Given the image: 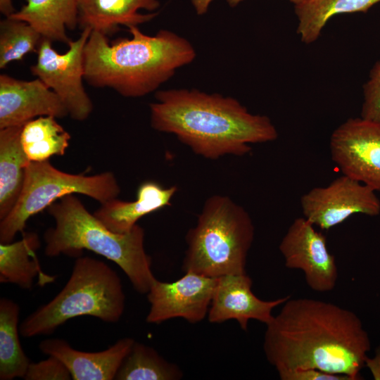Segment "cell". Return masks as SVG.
<instances>
[{
    "label": "cell",
    "instance_id": "22",
    "mask_svg": "<svg viewBox=\"0 0 380 380\" xmlns=\"http://www.w3.org/2000/svg\"><path fill=\"white\" fill-rule=\"evenodd\" d=\"M380 0H306L295 6L298 23L297 33L302 42L310 44L320 36L329 20L335 15L366 13Z\"/></svg>",
    "mask_w": 380,
    "mask_h": 380
},
{
    "label": "cell",
    "instance_id": "15",
    "mask_svg": "<svg viewBox=\"0 0 380 380\" xmlns=\"http://www.w3.org/2000/svg\"><path fill=\"white\" fill-rule=\"evenodd\" d=\"M134 342L133 338L125 337L104 350L89 353L73 348L63 339L50 338L42 341L39 349L60 359L73 380H112Z\"/></svg>",
    "mask_w": 380,
    "mask_h": 380
},
{
    "label": "cell",
    "instance_id": "19",
    "mask_svg": "<svg viewBox=\"0 0 380 380\" xmlns=\"http://www.w3.org/2000/svg\"><path fill=\"white\" fill-rule=\"evenodd\" d=\"M23 125L0 129V220L13 210L30 163L20 141Z\"/></svg>",
    "mask_w": 380,
    "mask_h": 380
},
{
    "label": "cell",
    "instance_id": "2",
    "mask_svg": "<svg viewBox=\"0 0 380 380\" xmlns=\"http://www.w3.org/2000/svg\"><path fill=\"white\" fill-rule=\"evenodd\" d=\"M155 98L149 105L151 127L175 134L207 159L243 156L251 151V144L278 137L270 118L251 113L232 97L179 89L158 91Z\"/></svg>",
    "mask_w": 380,
    "mask_h": 380
},
{
    "label": "cell",
    "instance_id": "24",
    "mask_svg": "<svg viewBox=\"0 0 380 380\" xmlns=\"http://www.w3.org/2000/svg\"><path fill=\"white\" fill-rule=\"evenodd\" d=\"M183 372L165 360L154 348L134 342L118 369L117 380H178Z\"/></svg>",
    "mask_w": 380,
    "mask_h": 380
},
{
    "label": "cell",
    "instance_id": "29",
    "mask_svg": "<svg viewBox=\"0 0 380 380\" xmlns=\"http://www.w3.org/2000/svg\"><path fill=\"white\" fill-rule=\"evenodd\" d=\"M365 366L370 370L374 379L380 380V346L376 348L374 357H366Z\"/></svg>",
    "mask_w": 380,
    "mask_h": 380
},
{
    "label": "cell",
    "instance_id": "21",
    "mask_svg": "<svg viewBox=\"0 0 380 380\" xmlns=\"http://www.w3.org/2000/svg\"><path fill=\"white\" fill-rule=\"evenodd\" d=\"M20 308L13 300L0 299V379L24 378L30 361L19 339Z\"/></svg>",
    "mask_w": 380,
    "mask_h": 380
},
{
    "label": "cell",
    "instance_id": "4",
    "mask_svg": "<svg viewBox=\"0 0 380 380\" xmlns=\"http://www.w3.org/2000/svg\"><path fill=\"white\" fill-rule=\"evenodd\" d=\"M46 209L55 227L44 235L45 254L78 257L87 249L118 265L139 293H147L156 280L151 258L144 248V230L138 224L127 233L106 227L75 194L67 195Z\"/></svg>",
    "mask_w": 380,
    "mask_h": 380
},
{
    "label": "cell",
    "instance_id": "12",
    "mask_svg": "<svg viewBox=\"0 0 380 380\" xmlns=\"http://www.w3.org/2000/svg\"><path fill=\"white\" fill-rule=\"evenodd\" d=\"M217 278L186 272L172 282L156 279L147 294L150 303L146 322L160 324L172 318L190 323L201 322L208 315Z\"/></svg>",
    "mask_w": 380,
    "mask_h": 380
},
{
    "label": "cell",
    "instance_id": "25",
    "mask_svg": "<svg viewBox=\"0 0 380 380\" xmlns=\"http://www.w3.org/2000/svg\"><path fill=\"white\" fill-rule=\"evenodd\" d=\"M42 35L26 22L5 17L0 21V68L37 53Z\"/></svg>",
    "mask_w": 380,
    "mask_h": 380
},
{
    "label": "cell",
    "instance_id": "14",
    "mask_svg": "<svg viewBox=\"0 0 380 380\" xmlns=\"http://www.w3.org/2000/svg\"><path fill=\"white\" fill-rule=\"evenodd\" d=\"M68 115L62 100L40 79L27 81L0 75V129L24 125L42 116Z\"/></svg>",
    "mask_w": 380,
    "mask_h": 380
},
{
    "label": "cell",
    "instance_id": "9",
    "mask_svg": "<svg viewBox=\"0 0 380 380\" xmlns=\"http://www.w3.org/2000/svg\"><path fill=\"white\" fill-rule=\"evenodd\" d=\"M333 162L343 175L380 191V122L350 118L329 140Z\"/></svg>",
    "mask_w": 380,
    "mask_h": 380
},
{
    "label": "cell",
    "instance_id": "10",
    "mask_svg": "<svg viewBox=\"0 0 380 380\" xmlns=\"http://www.w3.org/2000/svg\"><path fill=\"white\" fill-rule=\"evenodd\" d=\"M300 207L308 221L329 230L355 214L377 216L380 199L367 185L342 175L327 186L315 187L303 194Z\"/></svg>",
    "mask_w": 380,
    "mask_h": 380
},
{
    "label": "cell",
    "instance_id": "5",
    "mask_svg": "<svg viewBox=\"0 0 380 380\" xmlns=\"http://www.w3.org/2000/svg\"><path fill=\"white\" fill-rule=\"evenodd\" d=\"M254 235L252 218L243 207L227 196L213 195L186 235L182 269L213 278L246 273Z\"/></svg>",
    "mask_w": 380,
    "mask_h": 380
},
{
    "label": "cell",
    "instance_id": "28",
    "mask_svg": "<svg viewBox=\"0 0 380 380\" xmlns=\"http://www.w3.org/2000/svg\"><path fill=\"white\" fill-rule=\"evenodd\" d=\"M281 380H351L349 377L317 369H297L279 376Z\"/></svg>",
    "mask_w": 380,
    "mask_h": 380
},
{
    "label": "cell",
    "instance_id": "31",
    "mask_svg": "<svg viewBox=\"0 0 380 380\" xmlns=\"http://www.w3.org/2000/svg\"><path fill=\"white\" fill-rule=\"evenodd\" d=\"M15 11L12 0H0V12L5 17H8Z\"/></svg>",
    "mask_w": 380,
    "mask_h": 380
},
{
    "label": "cell",
    "instance_id": "11",
    "mask_svg": "<svg viewBox=\"0 0 380 380\" xmlns=\"http://www.w3.org/2000/svg\"><path fill=\"white\" fill-rule=\"evenodd\" d=\"M279 249L285 266L301 270L312 290L324 293L335 288L338 277L335 257L328 249L324 234L304 217L293 221Z\"/></svg>",
    "mask_w": 380,
    "mask_h": 380
},
{
    "label": "cell",
    "instance_id": "30",
    "mask_svg": "<svg viewBox=\"0 0 380 380\" xmlns=\"http://www.w3.org/2000/svg\"><path fill=\"white\" fill-rule=\"evenodd\" d=\"M214 0H191L198 15L205 13L211 2Z\"/></svg>",
    "mask_w": 380,
    "mask_h": 380
},
{
    "label": "cell",
    "instance_id": "6",
    "mask_svg": "<svg viewBox=\"0 0 380 380\" xmlns=\"http://www.w3.org/2000/svg\"><path fill=\"white\" fill-rule=\"evenodd\" d=\"M125 305L118 273L101 260L78 257L62 290L23 321L20 334L25 338L51 334L69 319L81 316L115 323L121 318Z\"/></svg>",
    "mask_w": 380,
    "mask_h": 380
},
{
    "label": "cell",
    "instance_id": "3",
    "mask_svg": "<svg viewBox=\"0 0 380 380\" xmlns=\"http://www.w3.org/2000/svg\"><path fill=\"white\" fill-rule=\"evenodd\" d=\"M132 37L109 42L91 30L84 49V80L96 88H110L125 97L154 91L176 70L191 63L196 51L185 38L169 30L154 36L138 26L128 27Z\"/></svg>",
    "mask_w": 380,
    "mask_h": 380
},
{
    "label": "cell",
    "instance_id": "26",
    "mask_svg": "<svg viewBox=\"0 0 380 380\" xmlns=\"http://www.w3.org/2000/svg\"><path fill=\"white\" fill-rule=\"evenodd\" d=\"M360 117L380 122V60L374 63L363 85Z\"/></svg>",
    "mask_w": 380,
    "mask_h": 380
},
{
    "label": "cell",
    "instance_id": "18",
    "mask_svg": "<svg viewBox=\"0 0 380 380\" xmlns=\"http://www.w3.org/2000/svg\"><path fill=\"white\" fill-rule=\"evenodd\" d=\"M78 0H26L8 17L26 22L43 38L67 45L72 41L67 30L78 26Z\"/></svg>",
    "mask_w": 380,
    "mask_h": 380
},
{
    "label": "cell",
    "instance_id": "1",
    "mask_svg": "<svg viewBox=\"0 0 380 380\" xmlns=\"http://www.w3.org/2000/svg\"><path fill=\"white\" fill-rule=\"evenodd\" d=\"M266 327L263 350L279 376L312 368L362 379L371 343L353 311L330 302L290 297Z\"/></svg>",
    "mask_w": 380,
    "mask_h": 380
},
{
    "label": "cell",
    "instance_id": "7",
    "mask_svg": "<svg viewBox=\"0 0 380 380\" xmlns=\"http://www.w3.org/2000/svg\"><path fill=\"white\" fill-rule=\"evenodd\" d=\"M120 188L114 174H70L53 167L49 160L30 162L20 197L11 213L0 222V243L12 242L23 232L28 219L69 195L80 194L101 204L116 198Z\"/></svg>",
    "mask_w": 380,
    "mask_h": 380
},
{
    "label": "cell",
    "instance_id": "13",
    "mask_svg": "<svg viewBox=\"0 0 380 380\" xmlns=\"http://www.w3.org/2000/svg\"><path fill=\"white\" fill-rule=\"evenodd\" d=\"M252 285L253 281L246 273L218 277L208 312V321L222 323L234 319L243 331H247L250 319L269 324L274 317L273 309L291 296L263 300L253 293Z\"/></svg>",
    "mask_w": 380,
    "mask_h": 380
},
{
    "label": "cell",
    "instance_id": "20",
    "mask_svg": "<svg viewBox=\"0 0 380 380\" xmlns=\"http://www.w3.org/2000/svg\"><path fill=\"white\" fill-rule=\"evenodd\" d=\"M40 246L38 235L24 233L17 241L0 243V281L30 289L37 277L42 285L54 281V277L43 272L36 251Z\"/></svg>",
    "mask_w": 380,
    "mask_h": 380
},
{
    "label": "cell",
    "instance_id": "23",
    "mask_svg": "<svg viewBox=\"0 0 380 380\" xmlns=\"http://www.w3.org/2000/svg\"><path fill=\"white\" fill-rule=\"evenodd\" d=\"M70 138V134L53 116H42L27 122L20 134L23 150L32 162L63 156Z\"/></svg>",
    "mask_w": 380,
    "mask_h": 380
},
{
    "label": "cell",
    "instance_id": "16",
    "mask_svg": "<svg viewBox=\"0 0 380 380\" xmlns=\"http://www.w3.org/2000/svg\"><path fill=\"white\" fill-rule=\"evenodd\" d=\"M78 26L106 36L115 33L120 25L138 26L152 20L157 13L141 14L139 9L156 10L158 0H78Z\"/></svg>",
    "mask_w": 380,
    "mask_h": 380
},
{
    "label": "cell",
    "instance_id": "17",
    "mask_svg": "<svg viewBox=\"0 0 380 380\" xmlns=\"http://www.w3.org/2000/svg\"><path fill=\"white\" fill-rule=\"evenodd\" d=\"M177 191L176 186L164 188L156 182H145L139 186L135 201L113 198L101 204L94 215L111 231L127 233L144 216L170 205Z\"/></svg>",
    "mask_w": 380,
    "mask_h": 380
},
{
    "label": "cell",
    "instance_id": "32",
    "mask_svg": "<svg viewBox=\"0 0 380 380\" xmlns=\"http://www.w3.org/2000/svg\"><path fill=\"white\" fill-rule=\"evenodd\" d=\"M243 0H227V2L228 4L232 6H236L237 4H239L240 2H241ZM291 2L296 5H299L303 2H305L306 0H289Z\"/></svg>",
    "mask_w": 380,
    "mask_h": 380
},
{
    "label": "cell",
    "instance_id": "27",
    "mask_svg": "<svg viewBox=\"0 0 380 380\" xmlns=\"http://www.w3.org/2000/svg\"><path fill=\"white\" fill-rule=\"evenodd\" d=\"M25 380H70L71 374L65 364L55 356L49 355L44 360L30 362Z\"/></svg>",
    "mask_w": 380,
    "mask_h": 380
},
{
    "label": "cell",
    "instance_id": "8",
    "mask_svg": "<svg viewBox=\"0 0 380 380\" xmlns=\"http://www.w3.org/2000/svg\"><path fill=\"white\" fill-rule=\"evenodd\" d=\"M91 32L89 28L82 30L63 53L53 48L52 42L42 38L37 62L30 67L32 74L60 97L69 115L77 121L86 120L93 111L92 101L83 85L84 49Z\"/></svg>",
    "mask_w": 380,
    "mask_h": 380
}]
</instances>
